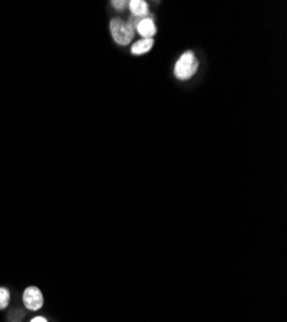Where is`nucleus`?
<instances>
[{
    "mask_svg": "<svg viewBox=\"0 0 287 322\" xmlns=\"http://www.w3.org/2000/svg\"><path fill=\"white\" fill-rule=\"evenodd\" d=\"M197 69H198V62L194 58L193 53L192 52H186L175 63L174 73L179 80H187L193 76Z\"/></svg>",
    "mask_w": 287,
    "mask_h": 322,
    "instance_id": "obj_1",
    "label": "nucleus"
},
{
    "mask_svg": "<svg viewBox=\"0 0 287 322\" xmlns=\"http://www.w3.org/2000/svg\"><path fill=\"white\" fill-rule=\"evenodd\" d=\"M110 29L114 40L120 45H127L133 40L134 30L130 27V25L121 21L120 18H114L111 21Z\"/></svg>",
    "mask_w": 287,
    "mask_h": 322,
    "instance_id": "obj_2",
    "label": "nucleus"
},
{
    "mask_svg": "<svg viewBox=\"0 0 287 322\" xmlns=\"http://www.w3.org/2000/svg\"><path fill=\"white\" fill-rule=\"evenodd\" d=\"M24 304L27 309L30 311H39L44 304L43 292L37 289L36 286H30L27 287L24 292Z\"/></svg>",
    "mask_w": 287,
    "mask_h": 322,
    "instance_id": "obj_3",
    "label": "nucleus"
},
{
    "mask_svg": "<svg viewBox=\"0 0 287 322\" xmlns=\"http://www.w3.org/2000/svg\"><path fill=\"white\" fill-rule=\"evenodd\" d=\"M137 31L139 35L143 36V39H152V36L156 34V26H155L154 18L150 16L146 17V18H142L137 26Z\"/></svg>",
    "mask_w": 287,
    "mask_h": 322,
    "instance_id": "obj_4",
    "label": "nucleus"
},
{
    "mask_svg": "<svg viewBox=\"0 0 287 322\" xmlns=\"http://www.w3.org/2000/svg\"><path fill=\"white\" fill-rule=\"evenodd\" d=\"M129 8H130L131 13L135 17H148V4L143 0H131L129 1Z\"/></svg>",
    "mask_w": 287,
    "mask_h": 322,
    "instance_id": "obj_5",
    "label": "nucleus"
},
{
    "mask_svg": "<svg viewBox=\"0 0 287 322\" xmlns=\"http://www.w3.org/2000/svg\"><path fill=\"white\" fill-rule=\"evenodd\" d=\"M152 45H154V40L152 39L138 40V41H135V44H134L133 47H131V52H133L135 56H138V54H143L146 53V52H148V50L152 48Z\"/></svg>",
    "mask_w": 287,
    "mask_h": 322,
    "instance_id": "obj_6",
    "label": "nucleus"
},
{
    "mask_svg": "<svg viewBox=\"0 0 287 322\" xmlns=\"http://www.w3.org/2000/svg\"><path fill=\"white\" fill-rule=\"evenodd\" d=\"M10 294L5 287H0V311L5 309L9 304Z\"/></svg>",
    "mask_w": 287,
    "mask_h": 322,
    "instance_id": "obj_7",
    "label": "nucleus"
},
{
    "mask_svg": "<svg viewBox=\"0 0 287 322\" xmlns=\"http://www.w3.org/2000/svg\"><path fill=\"white\" fill-rule=\"evenodd\" d=\"M112 5L117 9H125L129 5V1H112Z\"/></svg>",
    "mask_w": 287,
    "mask_h": 322,
    "instance_id": "obj_8",
    "label": "nucleus"
},
{
    "mask_svg": "<svg viewBox=\"0 0 287 322\" xmlns=\"http://www.w3.org/2000/svg\"><path fill=\"white\" fill-rule=\"evenodd\" d=\"M31 322H48V321H47V319H45V317L37 316V317H35V319L31 320Z\"/></svg>",
    "mask_w": 287,
    "mask_h": 322,
    "instance_id": "obj_9",
    "label": "nucleus"
}]
</instances>
